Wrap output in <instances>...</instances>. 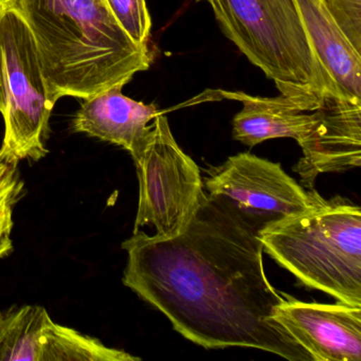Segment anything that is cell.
<instances>
[{
	"label": "cell",
	"instance_id": "cell-1",
	"mask_svg": "<svg viewBox=\"0 0 361 361\" xmlns=\"http://www.w3.org/2000/svg\"><path fill=\"white\" fill-rule=\"evenodd\" d=\"M265 226L231 200L204 192L183 233L159 238L138 230L124 240L123 284L197 345L312 360L272 318L284 298L264 270L259 233Z\"/></svg>",
	"mask_w": 361,
	"mask_h": 361
},
{
	"label": "cell",
	"instance_id": "cell-2",
	"mask_svg": "<svg viewBox=\"0 0 361 361\" xmlns=\"http://www.w3.org/2000/svg\"><path fill=\"white\" fill-rule=\"evenodd\" d=\"M32 33L50 94L90 99L132 81L151 66L104 0H9Z\"/></svg>",
	"mask_w": 361,
	"mask_h": 361
},
{
	"label": "cell",
	"instance_id": "cell-3",
	"mask_svg": "<svg viewBox=\"0 0 361 361\" xmlns=\"http://www.w3.org/2000/svg\"><path fill=\"white\" fill-rule=\"evenodd\" d=\"M263 249L310 288L361 307V209L346 198L324 200L266 224Z\"/></svg>",
	"mask_w": 361,
	"mask_h": 361
},
{
	"label": "cell",
	"instance_id": "cell-4",
	"mask_svg": "<svg viewBox=\"0 0 361 361\" xmlns=\"http://www.w3.org/2000/svg\"><path fill=\"white\" fill-rule=\"evenodd\" d=\"M197 1L210 5L224 35L302 111L341 99L308 43L293 0Z\"/></svg>",
	"mask_w": 361,
	"mask_h": 361
},
{
	"label": "cell",
	"instance_id": "cell-5",
	"mask_svg": "<svg viewBox=\"0 0 361 361\" xmlns=\"http://www.w3.org/2000/svg\"><path fill=\"white\" fill-rule=\"evenodd\" d=\"M32 33L9 8L0 18V113L5 138L0 162L18 166L47 155L45 141L56 105Z\"/></svg>",
	"mask_w": 361,
	"mask_h": 361
},
{
	"label": "cell",
	"instance_id": "cell-6",
	"mask_svg": "<svg viewBox=\"0 0 361 361\" xmlns=\"http://www.w3.org/2000/svg\"><path fill=\"white\" fill-rule=\"evenodd\" d=\"M134 162L139 181L134 232L152 225L159 238L183 233L202 204L204 183L197 164L177 145L166 116L154 119L147 147Z\"/></svg>",
	"mask_w": 361,
	"mask_h": 361
},
{
	"label": "cell",
	"instance_id": "cell-7",
	"mask_svg": "<svg viewBox=\"0 0 361 361\" xmlns=\"http://www.w3.org/2000/svg\"><path fill=\"white\" fill-rule=\"evenodd\" d=\"M208 175L202 183L209 195L227 198L266 224L307 210L318 193L305 191L280 164L250 153L229 157Z\"/></svg>",
	"mask_w": 361,
	"mask_h": 361
},
{
	"label": "cell",
	"instance_id": "cell-8",
	"mask_svg": "<svg viewBox=\"0 0 361 361\" xmlns=\"http://www.w3.org/2000/svg\"><path fill=\"white\" fill-rule=\"evenodd\" d=\"M272 318L312 360H361V307L288 298L276 306Z\"/></svg>",
	"mask_w": 361,
	"mask_h": 361
},
{
	"label": "cell",
	"instance_id": "cell-9",
	"mask_svg": "<svg viewBox=\"0 0 361 361\" xmlns=\"http://www.w3.org/2000/svg\"><path fill=\"white\" fill-rule=\"evenodd\" d=\"M317 111L318 122L299 143L303 157L293 166L308 191L314 190L320 174L343 173L361 166V103L327 98Z\"/></svg>",
	"mask_w": 361,
	"mask_h": 361
},
{
	"label": "cell",
	"instance_id": "cell-10",
	"mask_svg": "<svg viewBox=\"0 0 361 361\" xmlns=\"http://www.w3.org/2000/svg\"><path fill=\"white\" fill-rule=\"evenodd\" d=\"M159 111L155 104H145L122 94V87L111 88L85 99L73 118L75 132L119 145L138 159L147 147L152 128Z\"/></svg>",
	"mask_w": 361,
	"mask_h": 361
},
{
	"label": "cell",
	"instance_id": "cell-11",
	"mask_svg": "<svg viewBox=\"0 0 361 361\" xmlns=\"http://www.w3.org/2000/svg\"><path fill=\"white\" fill-rule=\"evenodd\" d=\"M312 51L340 98L361 103V54L346 39L322 0H293Z\"/></svg>",
	"mask_w": 361,
	"mask_h": 361
},
{
	"label": "cell",
	"instance_id": "cell-12",
	"mask_svg": "<svg viewBox=\"0 0 361 361\" xmlns=\"http://www.w3.org/2000/svg\"><path fill=\"white\" fill-rule=\"evenodd\" d=\"M211 96L243 103V109L233 119V138L255 147L276 138L295 139L301 143L310 136L319 120L318 111L306 114L293 100L250 96L242 92H210Z\"/></svg>",
	"mask_w": 361,
	"mask_h": 361
},
{
	"label": "cell",
	"instance_id": "cell-13",
	"mask_svg": "<svg viewBox=\"0 0 361 361\" xmlns=\"http://www.w3.org/2000/svg\"><path fill=\"white\" fill-rule=\"evenodd\" d=\"M51 320L43 306L0 310V361H39L44 333Z\"/></svg>",
	"mask_w": 361,
	"mask_h": 361
},
{
	"label": "cell",
	"instance_id": "cell-14",
	"mask_svg": "<svg viewBox=\"0 0 361 361\" xmlns=\"http://www.w3.org/2000/svg\"><path fill=\"white\" fill-rule=\"evenodd\" d=\"M124 350L50 321L44 333L39 361H139Z\"/></svg>",
	"mask_w": 361,
	"mask_h": 361
},
{
	"label": "cell",
	"instance_id": "cell-15",
	"mask_svg": "<svg viewBox=\"0 0 361 361\" xmlns=\"http://www.w3.org/2000/svg\"><path fill=\"white\" fill-rule=\"evenodd\" d=\"M109 12L126 35L140 46L149 47L152 20L145 0H104Z\"/></svg>",
	"mask_w": 361,
	"mask_h": 361
},
{
	"label": "cell",
	"instance_id": "cell-16",
	"mask_svg": "<svg viewBox=\"0 0 361 361\" xmlns=\"http://www.w3.org/2000/svg\"><path fill=\"white\" fill-rule=\"evenodd\" d=\"M353 47L361 54V0H322Z\"/></svg>",
	"mask_w": 361,
	"mask_h": 361
},
{
	"label": "cell",
	"instance_id": "cell-17",
	"mask_svg": "<svg viewBox=\"0 0 361 361\" xmlns=\"http://www.w3.org/2000/svg\"><path fill=\"white\" fill-rule=\"evenodd\" d=\"M22 183L18 178L0 188V259L13 250L11 233L13 229V207L22 193Z\"/></svg>",
	"mask_w": 361,
	"mask_h": 361
},
{
	"label": "cell",
	"instance_id": "cell-18",
	"mask_svg": "<svg viewBox=\"0 0 361 361\" xmlns=\"http://www.w3.org/2000/svg\"><path fill=\"white\" fill-rule=\"evenodd\" d=\"M18 178L16 175V166L13 164H5L0 162V188Z\"/></svg>",
	"mask_w": 361,
	"mask_h": 361
},
{
	"label": "cell",
	"instance_id": "cell-19",
	"mask_svg": "<svg viewBox=\"0 0 361 361\" xmlns=\"http://www.w3.org/2000/svg\"><path fill=\"white\" fill-rule=\"evenodd\" d=\"M5 4L3 1H0V18L3 16L4 11H5Z\"/></svg>",
	"mask_w": 361,
	"mask_h": 361
},
{
	"label": "cell",
	"instance_id": "cell-20",
	"mask_svg": "<svg viewBox=\"0 0 361 361\" xmlns=\"http://www.w3.org/2000/svg\"><path fill=\"white\" fill-rule=\"evenodd\" d=\"M0 1H3L4 4L8 3L9 0H0Z\"/></svg>",
	"mask_w": 361,
	"mask_h": 361
}]
</instances>
